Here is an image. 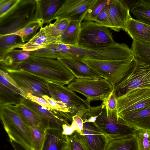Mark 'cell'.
<instances>
[{
  "instance_id": "cell-12",
  "label": "cell",
  "mask_w": 150,
  "mask_h": 150,
  "mask_svg": "<svg viewBox=\"0 0 150 150\" xmlns=\"http://www.w3.org/2000/svg\"><path fill=\"white\" fill-rule=\"evenodd\" d=\"M118 117L146 108L150 105V88L130 90L117 97Z\"/></svg>"
},
{
  "instance_id": "cell-9",
  "label": "cell",
  "mask_w": 150,
  "mask_h": 150,
  "mask_svg": "<svg viewBox=\"0 0 150 150\" xmlns=\"http://www.w3.org/2000/svg\"><path fill=\"white\" fill-rule=\"evenodd\" d=\"M102 104L100 112L95 122L109 139L133 135L136 129L118 117L117 112L107 113L104 105Z\"/></svg>"
},
{
  "instance_id": "cell-38",
  "label": "cell",
  "mask_w": 150,
  "mask_h": 150,
  "mask_svg": "<svg viewBox=\"0 0 150 150\" xmlns=\"http://www.w3.org/2000/svg\"><path fill=\"white\" fill-rule=\"evenodd\" d=\"M102 101V103L105 108L107 113L117 112V97L114 87L110 94Z\"/></svg>"
},
{
  "instance_id": "cell-45",
  "label": "cell",
  "mask_w": 150,
  "mask_h": 150,
  "mask_svg": "<svg viewBox=\"0 0 150 150\" xmlns=\"http://www.w3.org/2000/svg\"><path fill=\"white\" fill-rule=\"evenodd\" d=\"M62 150H70L69 144L68 142L67 145Z\"/></svg>"
},
{
  "instance_id": "cell-39",
  "label": "cell",
  "mask_w": 150,
  "mask_h": 150,
  "mask_svg": "<svg viewBox=\"0 0 150 150\" xmlns=\"http://www.w3.org/2000/svg\"><path fill=\"white\" fill-rule=\"evenodd\" d=\"M18 0H0V17L5 15Z\"/></svg>"
},
{
  "instance_id": "cell-32",
  "label": "cell",
  "mask_w": 150,
  "mask_h": 150,
  "mask_svg": "<svg viewBox=\"0 0 150 150\" xmlns=\"http://www.w3.org/2000/svg\"><path fill=\"white\" fill-rule=\"evenodd\" d=\"M43 27L41 23L38 21H34L30 22L23 29L12 34L19 36L23 41L28 42L31 40L37 33L40 28Z\"/></svg>"
},
{
  "instance_id": "cell-28",
  "label": "cell",
  "mask_w": 150,
  "mask_h": 150,
  "mask_svg": "<svg viewBox=\"0 0 150 150\" xmlns=\"http://www.w3.org/2000/svg\"><path fill=\"white\" fill-rule=\"evenodd\" d=\"M70 21L67 19L56 20L54 23L47 24L43 28L47 35L59 40Z\"/></svg>"
},
{
  "instance_id": "cell-35",
  "label": "cell",
  "mask_w": 150,
  "mask_h": 150,
  "mask_svg": "<svg viewBox=\"0 0 150 150\" xmlns=\"http://www.w3.org/2000/svg\"><path fill=\"white\" fill-rule=\"evenodd\" d=\"M108 0H96L88 10L83 21H95L96 18Z\"/></svg>"
},
{
  "instance_id": "cell-37",
  "label": "cell",
  "mask_w": 150,
  "mask_h": 150,
  "mask_svg": "<svg viewBox=\"0 0 150 150\" xmlns=\"http://www.w3.org/2000/svg\"><path fill=\"white\" fill-rule=\"evenodd\" d=\"M108 1L98 16L96 21L97 23L114 30L109 13Z\"/></svg>"
},
{
  "instance_id": "cell-18",
  "label": "cell",
  "mask_w": 150,
  "mask_h": 150,
  "mask_svg": "<svg viewBox=\"0 0 150 150\" xmlns=\"http://www.w3.org/2000/svg\"><path fill=\"white\" fill-rule=\"evenodd\" d=\"M36 7L35 20L42 25L48 24L55 20L57 12L64 1L61 0H36Z\"/></svg>"
},
{
  "instance_id": "cell-13",
  "label": "cell",
  "mask_w": 150,
  "mask_h": 150,
  "mask_svg": "<svg viewBox=\"0 0 150 150\" xmlns=\"http://www.w3.org/2000/svg\"><path fill=\"white\" fill-rule=\"evenodd\" d=\"M22 103L35 113L40 120V125L47 129L62 132L64 124L70 125L69 118L63 112L42 106L28 98L25 99Z\"/></svg>"
},
{
  "instance_id": "cell-15",
  "label": "cell",
  "mask_w": 150,
  "mask_h": 150,
  "mask_svg": "<svg viewBox=\"0 0 150 150\" xmlns=\"http://www.w3.org/2000/svg\"><path fill=\"white\" fill-rule=\"evenodd\" d=\"M95 0H65L56 14L55 20L67 19L81 22Z\"/></svg>"
},
{
  "instance_id": "cell-24",
  "label": "cell",
  "mask_w": 150,
  "mask_h": 150,
  "mask_svg": "<svg viewBox=\"0 0 150 150\" xmlns=\"http://www.w3.org/2000/svg\"><path fill=\"white\" fill-rule=\"evenodd\" d=\"M81 22L71 21L59 40L61 44L73 47H77L81 30Z\"/></svg>"
},
{
  "instance_id": "cell-2",
  "label": "cell",
  "mask_w": 150,
  "mask_h": 150,
  "mask_svg": "<svg viewBox=\"0 0 150 150\" xmlns=\"http://www.w3.org/2000/svg\"><path fill=\"white\" fill-rule=\"evenodd\" d=\"M63 57L82 59H88L100 60H121L134 57L132 50L123 43L115 42L108 47L97 49L84 48L63 44Z\"/></svg>"
},
{
  "instance_id": "cell-23",
  "label": "cell",
  "mask_w": 150,
  "mask_h": 150,
  "mask_svg": "<svg viewBox=\"0 0 150 150\" xmlns=\"http://www.w3.org/2000/svg\"><path fill=\"white\" fill-rule=\"evenodd\" d=\"M66 136L57 130L47 129L44 142L41 150H62L67 144Z\"/></svg>"
},
{
  "instance_id": "cell-21",
  "label": "cell",
  "mask_w": 150,
  "mask_h": 150,
  "mask_svg": "<svg viewBox=\"0 0 150 150\" xmlns=\"http://www.w3.org/2000/svg\"><path fill=\"white\" fill-rule=\"evenodd\" d=\"M127 32L133 41L150 45V26L132 17L126 27Z\"/></svg>"
},
{
  "instance_id": "cell-17",
  "label": "cell",
  "mask_w": 150,
  "mask_h": 150,
  "mask_svg": "<svg viewBox=\"0 0 150 150\" xmlns=\"http://www.w3.org/2000/svg\"><path fill=\"white\" fill-rule=\"evenodd\" d=\"M110 18L114 31L119 32L122 29L126 32L128 22L132 17L129 13L130 9L122 0H108Z\"/></svg>"
},
{
  "instance_id": "cell-19",
  "label": "cell",
  "mask_w": 150,
  "mask_h": 150,
  "mask_svg": "<svg viewBox=\"0 0 150 150\" xmlns=\"http://www.w3.org/2000/svg\"><path fill=\"white\" fill-rule=\"evenodd\" d=\"M75 78L96 79L103 77L81 59L66 57L59 58Z\"/></svg>"
},
{
  "instance_id": "cell-5",
  "label": "cell",
  "mask_w": 150,
  "mask_h": 150,
  "mask_svg": "<svg viewBox=\"0 0 150 150\" xmlns=\"http://www.w3.org/2000/svg\"><path fill=\"white\" fill-rule=\"evenodd\" d=\"M82 61L115 87L129 73L135 64V58L121 60L83 59Z\"/></svg>"
},
{
  "instance_id": "cell-16",
  "label": "cell",
  "mask_w": 150,
  "mask_h": 150,
  "mask_svg": "<svg viewBox=\"0 0 150 150\" xmlns=\"http://www.w3.org/2000/svg\"><path fill=\"white\" fill-rule=\"evenodd\" d=\"M81 135L89 150H105L109 140L95 122L83 123Z\"/></svg>"
},
{
  "instance_id": "cell-7",
  "label": "cell",
  "mask_w": 150,
  "mask_h": 150,
  "mask_svg": "<svg viewBox=\"0 0 150 150\" xmlns=\"http://www.w3.org/2000/svg\"><path fill=\"white\" fill-rule=\"evenodd\" d=\"M67 86L74 92L84 96L90 103L92 101L103 100L114 87L106 79L102 78H75Z\"/></svg>"
},
{
  "instance_id": "cell-20",
  "label": "cell",
  "mask_w": 150,
  "mask_h": 150,
  "mask_svg": "<svg viewBox=\"0 0 150 150\" xmlns=\"http://www.w3.org/2000/svg\"><path fill=\"white\" fill-rule=\"evenodd\" d=\"M118 117L136 129L150 131V105Z\"/></svg>"
},
{
  "instance_id": "cell-3",
  "label": "cell",
  "mask_w": 150,
  "mask_h": 150,
  "mask_svg": "<svg viewBox=\"0 0 150 150\" xmlns=\"http://www.w3.org/2000/svg\"><path fill=\"white\" fill-rule=\"evenodd\" d=\"M36 0H18L0 17V36L14 33L35 20Z\"/></svg>"
},
{
  "instance_id": "cell-27",
  "label": "cell",
  "mask_w": 150,
  "mask_h": 150,
  "mask_svg": "<svg viewBox=\"0 0 150 150\" xmlns=\"http://www.w3.org/2000/svg\"><path fill=\"white\" fill-rule=\"evenodd\" d=\"M33 51L15 49L0 60L1 67L11 66L24 61L32 56Z\"/></svg>"
},
{
  "instance_id": "cell-47",
  "label": "cell",
  "mask_w": 150,
  "mask_h": 150,
  "mask_svg": "<svg viewBox=\"0 0 150 150\" xmlns=\"http://www.w3.org/2000/svg\"></svg>"
},
{
  "instance_id": "cell-42",
  "label": "cell",
  "mask_w": 150,
  "mask_h": 150,
  "mask_svg": "<svg viewBox=\"0 0 150 150\" xmlns=\"http://www.w3.org/2000/svg\"><path fill=\"white\" fill-rule=\"evenodd\" d=\"M73 120L76 123L78 128V132L80 134L82 135L83 133V119L80 116L76 115L72 117Z\"/></svg>"
},
{
  "instance_id": "cell-14",
  "label": "cell",
  "mask_w": 150,
  "mask_h": 150,
  "mask_svg": "<svg viewBox=\"0 0 150 150\" xmlns=\"http://www.w3.org/2000/svg\"><path fill=\"white\" fill-rule=\"evenodd\" d=\"M27 98V95L4 69L0 71V105H16Z\"/></svg>"
},
{
  "instance_id": "cell-46",
  "label": "cell",
  "mask_w": 150,
  "mask_h": 150,
  "mask_svg": "<svg viewBox=\"0 0 150 150\" xmlns=\"http://www.w3.org/2000/svg\"><path fill=\"white\" fill-rule=\"evenodd\" d=\"M141 2L150 5V0H141Z\"/></svg>"
},
{
  "instance_id": "cell-22",
  "label": "cell",
  "mask_w": 150,
  "mask_h": 150,
  "mask_svg": "<svg viewBox=\"0 0 150 150\" xmlns=\"http://www.w3.org/2000/svg\"><path fill=\"white\" fill-rule=\"evenodd\" d=\"M57 43H60L59 39L47 35L43 27H42L35 36L21 48L25 51H34L50 45Z\"/></svg>"
},
{
  "instance_id": "cell-4",
  "label": "cell",
  "mask_w": 150,
  "mask_h": 150,
  "mask_svg": "<svg viewBox=\"0 0 150 150\" xmlns=\"http://www.w3.org/2000/svg\"><path fill=\"white\" fill-rule=\"evenodd\" d=\"M0 118L10 139L33 150L30 127L23 121L16 105H0Z\"/></svg>"
},
{
  "instance_id": "cell-26",
  "label": "cell",
  "mask_w": 150,
  "mask_h": 150,
  "mask_svg": "<svg viewBox=\"0 0 150 150\" xmlns=\"http://www.w3.org/2000/svg\"><path fill=\"white\" fill-rule=\"evenodd\" d=\"M105 150H138L133 135L112 139L109 140Z\"/></svg>"
},
{
  "instance_id": "cell-29",
  "label": "cell",
  "mask_w": 150,
  "mask_h": 150,
  "mask_svg": "<svg viewBox=\"0 0 150 150\" xmlns=\"http://www.w3.org/2000/svg\"><path fill=\"white\" fill-rule=\"evenodd\" d=\"M33 150H41L45 140L47 129L40 125L30 127Z\"/></svg>"
},
{
  "instance_id": "cell-34",
  "label": "cell",
  "mask_w": 150,
  "mask_h": 150,
  "mask_svg": "<svg viewBox=\"0 0 150 150\" xmlns=\"http://www.w3.org/2000/svg\"><path fill=\"white\" fill-rule=\"evenodd\" d=\"M133 136L138 150H150V131L136 129Z\"/></svg>"
},
{
  "instance_id": "cell-33",
  "label": "cell",
  "mask_w": 150,
  "mask_h": 150,
  "mask_svg": "<svg viewBox=\"0 0 150 150\" xmlns=\"http://www.w3.org/2000/svg\"><path fill=\"white\" fill-rule=\"evenodd\" d=\"M131 12L141 22L150 26V5L141 2L132 7Z\"/></svg>"
},
{
  "instance_id": "cell-31",
  "label": "cell",
  "mask_w": 150,
  "mask_h": 150,
  "mask_svg": "<svg viewBox=\"0 0 150 150\" xmlns=\"http://www.w3.org/2000/svg\"><path fill=\"white\" fill-rule=\"evenodd\" d=\"M16 106L22 119L28 126L40 124V120L37 115L23 103Z\"/></svg>"
},
{
  "instance_id": "cell-43",
  "label": "cell",
  "mask_w": 150,
  "mask_h": 150,
  "mask_svg": "<svg viewBox=\"0 0 150 150\" xmlns=\"http://www.w3.org/2000/svg\"><path fill=\"white\" fill-rule=\"evenodd\" d=\"M10 140L14 150H29L22 145L12 140Z\"/></svg>"
},
{
  "instance_id": "cell-11",
  "label": "cell",
  "mask_w": 150,
  "mask_h": 150,
  "mask_svg": "<svg viewBox=\"0 0 150 150\" xmlns=\"http://www.w3.org/2000/svg\"><path fill=\"white\" fill-rule=\"evenodd\" d=\"M135 64L133 68L114 87L117 97L132 89L150 88V66L135 57Z\"/></svg>"
},
{
  "instance_id": "cell-40",
  "label": "cell",
  "mask_w": 150,
  "mask_h": 150,
  "mask_svg": "<svg viewBox=\"0 0 150 150\" xmlns=\"http://www.w3.org/2000/svg\"><path fill=\"white\" fill-rule=\"evenodd\" d=\"M78 128L76 123L73 121L71 124H64L62 126V134L64 135L69 136L72 134L74 132H78Z\"/></svg>"
},
{
  "instance_id": "cell-8",
  "label": "cell",
  "mask_w": 150,
  "mask_h": 150,
  "mask_svg": "<svg viewBox=\"0 0 150 150\" xmlns=\"http://www.w3.org/2000/svg\"><path fill=\"white\" fill-rule=\"evenodd\" d=\"M48 88L50 97L64 104L73 117L77 115L82 118L91 107L86 100L79 97L67 86L49 82Z\"/></svg>"
},
{
  "instance_id": "cell-41",
  "label": "cell",
  "mask_w": 150,
  "mask_h": 150,
  "mask_svg": "<svg viewBox=\"0 0 150 150\" xmlns=\"http://www.w3.org/2000/svg\"><path fill=\"white\" fill-rule=\"evenodd\" d=\"M27 98L33 101L40 105L49 109H54L47 101L44 98L32 95L31 93H28Z\"/></svg>"
},
{
  "instance_id": "cell-10",
  "label": "cell",
  "mask_w": 150,
  "mask_h": 150,
  "mask_svg": "<svg viewBox=\"0 0 150 150\" xmlns=\"http://www.w3.org/2000/svg\"><path fill=\"white\" fill-rule=\"evenodd\" d=\"M1 68L4 69L8 73L27 96L30 93L42 98L44 95L50 96L48 82L44 79L22 69Z\"/></svg>"
},
{
  "instance_id": "cell-25",
  "label": "cell",
  "mask_w": 150,
  "mask_h": 150,
  "mask_svg": "<svg viewBox=\"0 0 150 150\" xmlns=\"http://www.w3.org/2000/svg\"><path fill=\"white\" fill-rule=\"evenodd\" d=\"M25 43L18 35L11 34L0 36V60L17 48H21Z\"/></svg>"
},
{
  "instance_id": "cell-48",
  "label": "cell",
  "mask_w": 150,
  "mask_h": 150,
  "mask_svg": "<svg viewBox=\"0 0 150 150\" xmlns=\"http://www.w3.org/2000/svg\"></svg>"
},
{
  "instance_id": "cell-30",
  "label": "cell",
  "mask_w": 150,
  "mask_h": 150,
  "mask_svg": "<svg viewBox=\"0 0 150 150\" xmlns=\"http://www.w3.org/2000/svg\"><path fill=\"white\" fill-rule=\"evenodd\" d=\"M131 49L135 57L150 66V45L133 41Z\"/></svg>"
},
{
  "instance_id": "cell-6",
  "label": "cell",
  "mask_w": 150,
  "mask_h": 150,
  "mask_svg": "<svg viewBox=\"0 0 150 150\" xmlns=\"http://www.w3.org/2000/svg\"><path fill=\"white\" fill-rule=\"evenodd\" d=\"M115 42L108 28L95 21L81 22L78 47L97 49L108 47Z\"/></svg>"
},
{
  "instance_id": "cell-36",
  "label": "cell",
  "mask_w": 150,
  "mask_h": 150,
  "mask_svg": "<svg viewBox=\"0 0 150 150\" xmlns=\"http://www.w3.org/2000/svg\"><path fill=\"white\" fill-rule=\"evenodd\" d=\"M66 136L70 150H89L81 135L76 131Z\"/></svg>"
},
{
  "instance_id": "cell-44",
  "label": "cell",
  "mask_w": 150,
  "mask_h": 150,
  "mask_svg": "<svg viewBox=\"0 0 150 150\" xmlns=\"http://www.w3.org/2000/svg\"><path fill=\"white\" fill-rule=\"evenodd\" d=\"M124 1L129 9L131 7H133L141 2V0L137 1L124 0Z\"/></svg>"
},
{
  "instance_id": "cell-1",
  "label": "cell",
  "mask_w": 150,
  "mask_h": 150,
  "mask_svg": "<svg viewBox=\"0 0 150 150\" xmlns=\"http://www.w3.org/2000/svg\"><path fill=\"white\" fill-rule=\"evenodd\" d=\"M4 68L24 70L48 82L64 85L75 78L59 59L31 56L24 61Z\"/></svg>"
}]
</instances>
